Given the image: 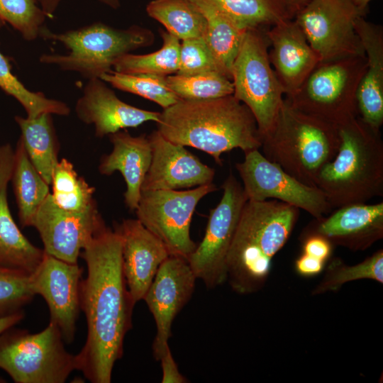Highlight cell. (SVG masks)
Segmentation results:
<instances>
[{"instance_id": "44dd1931", "label": "cell", "mask_w": 383, "mask_h": 383, "mask_svg": "<svg viewBox=\"0 0 383 383\" xmlns=\"http://www.w3.org/2000/svg\"><path fill=\"white\" fill-rule=\"evenodd\" d=\"M14 149L0 145V266L33 273L41 262L44 250L34 245L15 222L8 201Z\"/></svg>"}, {"instance_id": "d6986e66", "label": "cell", "mask_w": 383, "mask_h": 383, "mask_svg": "<svg viewBox=\"0 0 383 383\" xmlns=\"http://www.w3.org/2000/svg\"><path fill=\"white\" fill-rule=\"evenodd\" d=\"M122 241V265L135 304L143 300L162 263L170 256L165 244L138 219H124L114 227Z\"/></svg>"}, {"instance_id": "ab89813d", "label": "cell", "mask_w": 383, "mask_h": 383, "mask_svg": "<svg viewBox=\"0 0 383 383\" xmlns=\"http://www.w3.org/2000/svg\"><path fill=\"white\" fill-rule=\"evenodd\" d=\"M331 244L328 240L321 235L308 238L304 245V253L325 262L331 254Z\"/></svg>"}, {"instance_id": "83f0119b", "label": "cell", "mask_w": 383, "mask_h": 383, "mask_svg": "<svg viewBox=\"0 0 383 383\" xmlns=\"http://www.w3.org/2000/svg\"><path fill=\"white\" fill-rule=\"evenodd\" d=\"M243 30L294 18L284 0H204Z\"/></svg>"}, {"instance_id": "f546056e", "label": "cell", "mask_w": 383, "mask_h": 383, "mask_svg": "<svg viewBox=\"0 0 383 383\" xmlns=\"http://www.w3.org/2000/svg\"><path fill=\"white\" fill-rule=\"evenodd\" d=\"M162 45L160 50L145 54H126L113 64V70L126 74H150L167 76L176 74L179 63L181 40L160 30Z\"/></svg>"}, {"instance_id": "f35d334b", "label": "cell", "mask_w": 383, "mask_h": 383, "mask_svg": "<svg viewBox=\"0 0 383 383\" xmlns=\"http://www.w3.org/2000/svg\"><path fill=\"white\" fill-rule=\"evenodd\" d=\"M162 368V383H185L187 379L179 371L177 365L168 348L160 359Z\"/></svg>"}, {"instance_id": "1f68e13d", "label": "cell", "mask_w": 383, "mask_h": 383, "mask_svg": "<svg viewBox=\"0 0 383 383\" xmlns=\"http://www.w3.org/2000/svg\"><path fill=\"white\" fill-rule=\"evenodd\" d=\"M51 196L60 208L70 211H82L96 202L95 188L79 177L71 162L59 160L52 177Z\"/></svg>"}, {"instance_id": "277c9868", "label": "cell", "mask_w": 383, "mask_h": 383, "mask_svg": "<svg viewBox=\"0 0 383 383\" xmlns=\"http://www.w3.org/2000/svg\"><path fill=\"white\" fill-rule=\"evenodd\" d=\"M340 143L335 157L318 174L316 187L332 209L364 204L383 195V142L357 116L337 126Z\"/></svg>"}, {"instance_id": "ee69618b", "label": "cell", "mask_w": 383, "mask_h": 383, "mask_svg": "<svg viewBox=\"0 0 383 383\" xmlns=\"http://www.w3.org/2000/svg\"><path fill=\"white\" fill-rule=\"evenodd\" d=\"M289 9L294 15L306 6L311 0H284Z\"/></svg>"}, {"instance_id": "52a82bcc", "label": "cell", "mask_w": 383, "mask_h": 383, "mask_svg": "<svg viewBox=\"0 0 383 383\" xmlns=\"http://www.w3.org/2000/svg\"><path fill=\"white\" fill-rule=\"evenodd\" d=\"M53 322L40 332L13 328L0 335V369L16 383H63L77 370Z\"/></svg>"}, {"instance_id": "d590c367", "label": "cell", "mask_w": 383, "mask_h": 383, "mask_svg": "<svg viewBox=\"0 0 383 383\" xmlns=\"http://www.w3.org/2000/svg\"><path fill=\"white\" fill-rule=\"evenodd\" d=\"M30 274L0 266V318L23 311V306L33 300Z\"/></svg>"}, {"instance_id": "b9f144b4", "label": "cell", "mask_w": 383, "mask_h": 383, "mask_svg": "<svg viewBox=\"0 0 383 383\" xmlns=\"http://www.w3.org/2000/svg\"><path fill=\"white\" fill-rule=\"evenodd\" d=\"M24 312L21 311L7 316L0 318V335L4 331L13 327L24 318ZM4 379L0 377V383L5 382Z\"/></svg>"}, {"instance_id": "bcb514c9", "label": "cell", "mask_w": 383, "mask_h": 383, "mask_svg": "<svg viewBox=\"0 0 383 383\" xmlns=\"http://www.w3.org/2000/svg\"><path fill=\"white\" fill-rule=\"evenodd\" d=\"M97 1L113 9H118L121 6L120 0H97Z\"/></svg>"}, {"instance_id": "f1b7e54d", "label": "cell", "mask_w": 383, "mask_h": 383, "mask_svg": "<svg viewBox=\"0 0 383 383\" xmlns=\"http://www.w3.org/2000/svg\"><path fill=\"white\" fill-rule=\"evenodd\" d=\"M145 10L180 40L205 35L206 20L191 0H152Z\"/></svg>"}, {"instance_id": "7402d4cb", "label": "cell", "mask_w": 383, "mask_h": 383, "mask_svg": "<svg viewBox=\"0 0 383 383\" xmlns=\"http://www.w3.org/2000/svg\"><path fill=\"white\" fill-rule=\"evenodd\" d=\"M355 30L366 57V67L357 91L358 116L371 128L383 124V28L359 17Z\"/></svg>"}, {"instance_id": "cb8c5ba5", "label": "cell", "mask_w": 383, "mask_h": 383, "mask_svg": "<svg viewBox=\"0 0 383 383\" xmlns=\"http://www.w3.org/2000/svg\"><path fill=\"white\" fill-rule=\"evenodd\" d=\"M318 221V235L351 248H364L382 236L383 203L344 206Z\"/></svg>"}, {"instance_id": "5b68a950", "label": "cell", "mask_w": 383, "mask_h": 383, "mask_svg": "<svg viewBox=\"0 0 383 383\" xmlns=\"http://www.w3.org/2000/svg\"><path fill=\"white\" fill-rule=\"evenodd\" d=\"M339 143L337 126L295 109L284 98L260 148L267 160L301 182L316 187L318 173L335 157Z\"/></svg>"}, {"instance_id": "6da1fadb", "label": "cell", "mask_w": 383, "mask_h": 383, "mask_svg": "<svg viewBox=\"0 0 383 383\" xmlns=\"http://www.w3.org/2000/svg\"><path fill=\"white\" fill-rule=\"evenodd\" d=\"M87 272L80 283V307L87 321V338L76 356L77 370L92 383H110L132 327L135 303L127 288L118 232L106 224L82 249Z\"/></svg>"}, {"instance_id": "74e56055", "label": "cell", "mask_w": 383, "mask_h": 383, "mask_svg": "<svg viewBox=\"0 0 383 383\" xmlns=\"http://www.w3.org/2000/svg\"><path fill=\"white\" fill-rule=\"evenodd\" d=\"M209 72L223 74L204 38L181 40L179 68L176 74L191 76Z\"/></svg>"}, {"instance_id": "9c48e42d", "label": "cell", "mask_w": 383, "mask_h": 383, "mask_svg": "<svg viewBox=\"0 0 383 383\" xmlns=\"http://www.w3.org/2000/svg\"><path fill=\"white\" fill-rule=\"evenodd\" d=\"M265 28L248 29L233 63V95L251 111L260 139L273 127L284 91L269 59Z\"/></svg>"}, {"instance_id": "d4e9b609", "label": "cell", "mask_w": 383, "mask_h": 383, "mask_svg": "<svg viewBox=\"0 0 383 383\" xmlns=\"http://www.w3.org/2000/svg\"><path fill=\"white\" fill-rule=\"evenodd\" d=\"M24 148L35 169L51 185L52 174L60 159V143L52 115L42 113L35 118L15 116Z\"/></svg>"}, {"instance_id": "836d02e7", "label": "cell", "mask_w": 383, "mask_h": 383, "mask_svg": "<svg viewBox=\"0 0 383 383\" xmlns=\"http://www.w3.org/2000/svg\"><path fill=\"white\" fill-rule=\"evenodd\" d=\"M172 91L182 100L203 101L223 97L233 94V84L229 78L219 72H209L191 76H167Z\"/></svg>"}, {"instance_id": "e0dca14e", "label": "cell", "mask_w": 383, "mask_h": 383, "mask_svg": "<svg viewBox=\"0 0 383 383\" xmlns=\"http://www.w3.org/2000/svg\"><path fill=\"white\" fill-rule=\"evenodd\" d=\"M148 136L152 159L141 191L177 190L213 182L214 170L202 163L184 146L167 140L157 130Z\"/></svg>"}, {"instance_id": "8d00e7d4", "label": "cell", "mask_w": 383, "mask_h": 383, "mask_svg": "<svg viewBox=\"0 0 383 383\" xmlns=\"http://www.w3.org/2000/svg\"><path fill=\"white\" fill-rule=\"evenodd\" d=\"M328 277L318 288L324 292L336 290L343 284L361 279H371L383 282V252L379 250L360 264L345 266L340 261H333L330 265Z\"/></svg>"}, {"instance_id": "4316f807", "label": "cell", "mask_w": 383, "mask_h": 383, "mask_svg": "<svg viewBox=\"0 0 383 383\" xmlns=\"http://www.w3.org/2000/svg\"><path fill=\"white\" fill-rule=\"evenodd\" d=\"M206 20L204 37L222 73L231 79L233 63L242 45L245 30L204 0H191Z\"/></svg>"}, {"instance_id": "3957f363", "label": "cell", "mask_w": 383, "mask_h": 383, "mask_svg": "<svg viewBox=\"0 0 383 383\" xmlns=\"http://www.w3.org/2000/svg\"><path fill=\"white\" fill-rule=\"evenodd\" d=\"M299 209L272 199L247 200L227 260V278L240 293L256 289L269 273L271 260L288 240Z\"/></svg>"}, {"instance_id": "60d3db41", "label": "cell", "mask_w": 383, "mask_h": 383, "mask_svg": "<svg viewBox=\"0 0 383 383\" xmlns=\"http://www.w3.org/2000/svg\"><path fill=\"white\" fill-rule=\"evenodd\" d=\"M324 262L319 259L304 253L296 261V269L301 274L313 275L321 272Z\"/></svg>"}, {"instance_id": "2e32d148", "label": "cell", "mask_w": 383, "mask_h": 383, "mask_svg": "<svg viewBox=\"0 0 383 383\" xmlns=\"http://www.w3.org/2000/svg\"><path fill=\"white\" fill-rule=\"evenodd\" d=\"M196 279L187 260L170 255L160 265L148 288L143 300L156 325L152 347L155 360H160L170 348L173 321L190 300Z\"/></svg>"}, {"instance_id": "7c38bea8", "label": "cell", "mask_w": 383, "mask_h": 383, "mask_svg": "<svg viewBox=\"0 0 383 383\" xmlns=\"http://www.w3.org/2000/svg\"><path fill=\"white\" fill-rule=\"evenodd\" d=\"M223 196L210 211L205 235L187 258L197 279L213 288L227 279L226 260L242 209L248 199L233 174L224 181Z\"/></svg>"}, {"instance_id": "d6a6232c", "label": "cell", "mask_w": 383, "mask_h": 383, "mask_svg": "<svg viewBox=\"0 0 383 383\" xmlns=\"http://www.w3.org/2000/svg\"><path fill=\"white\" fill-rule=\"evenodd\" d=\"M100 78L114 88L153 101L163 109L179 100L169 87L167 76L126 74L111 70L103 74Z\"/></svg>"}, {"instance_id": "9a60e30c", "label": "cell", "mask_w": 383, "mask_h": 383, "mask_svg": "<svg viewBox=\"0 0 383 383\" xmlns=\"http://www.w3.org/2000/svg\"><path fill=\"white\" fill-rule=\"evenodd\" d=\"M82 273L78 262H67L45 252L39 265L30 274L32 292L44 299L50 321L58 326L67 343L74 340L77 331Z\"/></svg>"}, {"instance_id": "4fadbf2b", "label": "cell", "mask_w": 383, "mask_h": 383, "mask_svg": "<svg viewBox=\"0 0 383 383\" xmlns=\"http://www.w3.org/2000/svg\"><path fill=\"white\" fill-rule=\"evenodd\" d=\"M235 167L248 200H278L304 210L317 220L332 209L319 188L297 180L267 160L259 149L245 152L244 160Z\"/></svg>"}, {"instance_id": "603a6c76", "label": "cell", "mask_w": 383, "mask_h": 383, "mask_svg": "<svg viewBox=\"0 0 383 383\" xmlns=\"http://www.w3.org/2000/svg\"><path fill=\"white\" fill-rule=\"evenodd\" d=\"M112 151L104 155L98 170L109 176L119 172L126 184L124 201L131 211L138 206L141 187L152 159V148L148 135L133 136L127 131H119L109 135Z\"/></svg>"}, {"instance_id": "ba28073f", "label": "cell", "mask_w": 383, "mask_h": 383, "mask_svg": "<svg viewBox=\"0 0 383 383\" xmlns=\"http://www.w3.org/2000/svg\"><path fill=\"white\" fill-rule=\"evenodd\" d=\"M365 67V55L319 62L285 99L305 113L340 126L358 116L357 91Z\"/></svg>"}, {"instance_id": "f6af8a7d", "label": "cell", "mask_w": 383, "mask_h": 383, "mask_svg": "<svg viewBox=\"0 0 383 383\" xmlns=\"http://www.w3.org/2000/svg\"><path fill=\"white\" fill-rule=\"evenodd\" d=\"M354 6L362 11L367 12V6L372 0H350Z\"/></svg>"}, {"instance_id": "e575fe53", "label": "cell", "mask_w": 383, "mask_h": 383, "mask_svg": "<svg viewBox=\"0 0 383 383\" xmlns=\"http://www.w3.org/2000/svg\"><path fill=\"white\" fill-rule=\"evenodd\" d=\"M47 18L37 0H0V19L28 41L41 37Z\"/></svg>"}, {"instance_id": "7bdbcfd3", "label": "cell", "mask_w": 383, "mask_h": 383, "mask_svg": "<svg viewBox=\"0 0 383 383\" xmlns=\"http://www.w3.org/2000/svg\"><path fill=\"white\" fill-rule=\"evenodd\" d=\"M62 0H37L48 18H52Z\"/></svg>"}, {"instance_id": "8fae6325", "label": "cell", "mask_w": 383, "mask_h": 383, "mask_svg": "<svg viewBox=\"0 0 383 383\" xmlns=\"http://www.w3.org/2000/svg\"><path fill=\"white\" fill-rule=\"evenodd\" d=\"M365 13L350 0H311L294 19L324 62L365 55L355 28Z\"/></svg>"}, {"instance_id": "5bb4252c", "label": "cell", "mask_w": 383, "mask_h": 383, "mask_svg": "<svg viewBox=\"0 0 383 383\" xmlns=\"http://www.w3.org/2000/svg\"><path fill=\"white\" fill-rule=\"evenodd\" d=\"M104 225L96 202L84 211H70L58 206L50 194L36 212L31 226L38 232L46 253L77 263L82 249Z\"/></svg>"}, {"instance_id": "ffe728a7", "label": "cell", "mask_w": 383, "mask_h": 383, "mask_svg": "<svg viewBox=\"0 0 383 383\" xmlns=\"http://www.w3.org/2000/svg\"><path fill=\"white\" fill-rule=\"evenodd\" d=\"M271 44L269 59L286 96H291L319 63V59L294 18L265 31Z\"/></svg>"}, {"instance_id": "7a4b0ae2", "label": "cell", "mask_w": 383, "mask_h": 383, "mask_svg": "<svg viewBox=\"0 0 383 383\" xmlns=\"http://www.w3.org/2000/svg\"><path fill=\"white\" fill-rule=\"evenodd\" d=\"M157 124L167 140L200 150L220 165L224 152L261 147L255 117L233 94L203 101L179 99L160 112Z\"/></svg>"}, {"instance_id": "8992f818", "label": "cell", "mask_w": 383, "mask_h": 383, "mask_svg": "<svg viewBox=\"0 0 383 383\" xmlns=\"http://www.w3.org/2000/svg\"><path fill=\"white\" fill-rule=\"evenodd\" d=\"M40 38L62 43L67 52L43 54L40 62L77 72L87 80L100 78L112 70L121 57L150 46L155 40L153 33L148 28L133 25L118 29L101 22L62 33H53L46 28Z\"/></svg>"}, {"instance_id": "484cf974", "label": "cell", "mask_w": 383, "mask_h": 383, "mask_svg": "<svg viewBox=\"0 0 383 383\" xmlns=\"http://www.w3.org/2000/svg\"><path fill=\"white\" fill-rule=\"evenodd\" d=\"M10 182L16 201L20 225L22 228L30 227L36 212L50 194V185L30 162L21 137L14 148Z\"/></svg>"}, {"instance_id": "30bf717a", "label": "cell", "mask_w": 383, "mask_h": 383, "mask_svg": "<svg viewBox=\"0 0 383 383\" xmlns=\"http://www.w3.org/2000/svg\"><path fill=\"white\" fill-rule=\"evenodd\" d=\"M216 189L211 182L187 190L141 191L135 210L137 219L165 244L170 255L187 260L196 247L190 236L194 210L202 198Z\"/></svg>"}, {"instance_id": "ac0fdd59", "label": "cell", "mask_w": 383, "mask_h": 383, "mask_svg": "<svg viewBox=\"0 0 383 383\" xmlns=\"http://www.w3.org/2000/svg\"><path fill=\"white\" fill-rule=\"evenodd\" d=\"M74 111L84 123L93 125L94 133L103 138L147 121L157 123L160 112L137 108L121 100L101 78L88 79Z\"/></svg>"}, {"instance_id": "4dcf8cb0", "label": "cell", "mask_w": 383, "mask_h": 383, "mask_svg": "<svg viewBox=\"0 0 383 383\" xmlns=\"http://www.w3.org/2000/svg\"><path fill=\"white\" fill-rule=\"evenodd\" d=\"M5 23L0 19V30ZM0 89L14 98L24 109L26 116L35 118L48 113L61 116L70 113L67 104L57 99L47 98L42 92L29 90L13 73L7 57L0 50Z\"/></svg>"}]
</instances>
